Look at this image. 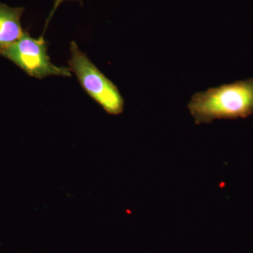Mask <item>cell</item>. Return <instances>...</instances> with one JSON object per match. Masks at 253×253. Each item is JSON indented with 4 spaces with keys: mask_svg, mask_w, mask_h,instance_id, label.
Masks as SVG:
<instances>
[{
    "mask_svg": "<svg viewBox=\"0 0 253 253\" xmlns=\"http://www.w3.org/2000/svg\"><path fill=\"white\" fill-rule=\"evenodd\" d=\"M188 109L198 125L249 117L253 113V78L196 93Z\"/></svg>",
    "mask_w": 253,
    "mask_h": 253,
    "instance_id": "cell-1",
    "label": "cell"
},
{
    "mask_svg": "<svg viewBox=\"0 0 253 253\" xmlns=\"http://www.w3.org/2000/svg\"><path fill=\"white\" fill-rule=\"evenodd\" d=\"M69 69L72 71L84 91L110 115H120L124 109V99L112 81L80 50L77 43H71Z\"/></svg>",
    "mask_w": 253,
    "mask_h": 253,
    "instance_id": "cell-2",
    "label": "cell"
},
{
    "mask_svg": "<svg viewBox=\"0 0 253 253\" xmlns=\"http://www.w3.org/2000/svg\"><path fill=\"white\" fill-rule=\"evenodd\" d=\"M31 77L43 79L49 76L71 78L69 68L59 67L51 63L47 54V43L43 36L32 38L25 31L21 39L0 52Z\"/></svg>",
    "mask_w": 253,
    "mask_h": 253,
    "instance_id": "cell-3",
    "label": "cell"
},
{
    "mask_svg": "<svg viewBox=\"0 0 253 253\" xmlns=\"http://www.w3.org/2000/svg\"><path fill=\"white\" fill-rule=\"evenodd\" d=\"M22 7H11L0 4V52L21 39L24 34L21 18Z\"/></svg>",
    "mask_w": 253,
    "mask_h": 253,
    "instance_id": "cell-4",
    "label": "cell"
},
{
    "mask_svg": "<svg viewBox=\"0 0 253 253\" xmlns=\"http://www.w3.org/2000/svg\"><path fill=\"white\" fill-rule=\"evenodd\" d=\"M64 1H66V0H55L54 6H53L52 9H51V12H50L49 16H48L47 19H46V21L45 26H44L45 29L47 28L48 24H49V21H51V18L54 16L55 11H56L57 8L59 7V5ZM79 1H81V0H79Z\"/></svg>",
    "mask_w": 253,
    "mask_h": 253,
    "instance_id": "cell-5",
    "label": "cell"
}]
</instances>
